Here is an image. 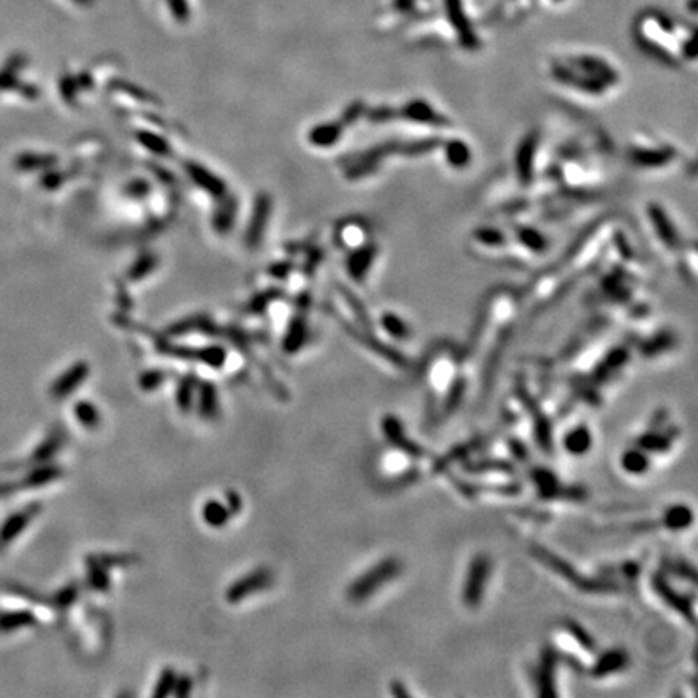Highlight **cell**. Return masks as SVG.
Returning a JSON list of instances; mask_svg holds the SVG:
<instances>
[{
	"mask_svg": "<svg viewBox=\"0 0 698 698\" xmlns=\"http://www.w3.org/2000/svg\"><path fill=\"white\" fill-rule=\"evenodd\" d=\"M378 254V247L373 243H366L359 247H356V251L351 254V259L348 261V270L351 273V277L357 282L361 280H366L367 275H369L370 268L375 263Z\"/></svg>",
	"mask_w": 698,
	"mask_h": 698,
	"instance_id": "7402d4cb",
	"label": "cell"
},
{
	"mask_svg": "<svg viewBox=\"0 0 698 698\" xmlns=\"http://www.w3.org/2000/svg\"><path fill=\"white\" fill-rule=\"evenodd\" d=\"M508 444H509L511 453H513V456L518 461H525L527 458H529V453H527L525 444L522 443L519 438H509Z\"/></svg>",
	"mask_w": 698,
	"mask_h": 698,
	"instance_id": "c3c4849f",
	"label": "cell"
},
{
	"mask_svg": "<svg viewBox=\"0 0 698 698\" xmlns=\"http://www.w3.org/2000/svg\"><path fill=\"white\" fill-rule=\"evenodd\" d=\"M37 623L36 616L30 611H13L0 614V632H12L21 628H30Z\"/></svg>",
	"mask_w": 698,
	"mask_h": 698,
	"instance_id": "4dcf8cb0",
	"label": "cell"
},
{
	"mask_svg": "<svg viewBox=\"0 0 698 698\" xmlns=\"http://www.w3.org/2000/svg\"><path fill=\"white\" fill-rule=\"evenodd\" d=\"M470 244L485 257H519L511 232L498 227H480L472 232Z\"/></svg>",
	"mask_w": 698,
	"mask_h": 698,
	"instance_id": "8992f818",
	"label": "cell"
},
{
	"mask_svg": "<svg viewBox=\"0 0 698 698\" xmlns=\"http://www.w3.org/2000/svg\"><path fill=\"white\" fill-rule=\"evenodd\" d=\"M227 508L232 514H238L241 508H243V501H241V497L235 490L227 492Z\"/></svg>",
	"mask_w": 698,
	"mask_h": 698,
	"instance_id": "f907efd6",
	"label": "cell"
},
{
	"mask_svg": "<svg viewBox=\"0 0 698 698\" xmlns=\"http://www.w3.org/2000/svg\"><path fill=\"white\" fill-rule=\"evenodd\" d=\"M380 325L389 337L399 342H408L412 337V330L409 323L403 317L394 314V312H385L380 318Z\"/></svg>",
	"mask_w": 698,
	"mask_h": 698,
	"instance_id": "4316f807",
	"label": "cell"
},
{
	"mask_svg": "<svg viewBox=\"0 0 698 698\" xmlns=\"http://www.w3.org/2000/svg\"><path fill=\"white\" fill-rule=\"evenodd\" d=\"M540 135L537 131H530L524 139L519 142L518 149H516L514 167L518 181L524 188H530L535 183L537 175V161L538 152H540Z\"/></svg>",
	"mask_w": 698,
	"mask_h": 698,
	"instance_id": "9c48e42d",
	"label": "cell"
},
{
	"mask_svg": "<svg viewBox=\"0 0 698 698\" xmlns=\"http://www.w3.org/2000/svg\"><path fill=\"white\" fill-rule=\"evenodd\" d=\"M593 437L587 425H575L566 433L563 438V447L571 456H584L592 449Z\"/></svg>",
	"mask_w": 698,
	"mask_h": 698,
	"instance_id": "603a6c76",
	"label": "cell"
},
{
	"mask_svg": "<svg viewBox=\"0 0 698 698\" xmlns=\"http://www.w3.org/2000/svg\"><path fill=\"white\" fill-rule=\"evenodd\" d=\"M493 563L487 553H479L472 558L463 584V603L467 608L480 606L485 597V589L490 579Z\"/></svg>",
	"mask_w": 698,
	"mask_h": 698,
	"instance_id": "5b68a950",
	"label": "cell"
},
{
	"mask_svg": "<svg viewBox=\"0 0 698 698\" xmlns=\"http://www.w3.org/2000/svg\"><path fill=\"white\" fill-rule=\"evenodd\" d=\"M73 412L76 420L86 428H97L99 424H101V412H99V409L92 403L80 401V403L75 404Z\"/></svg>",
	"mask_w": 698,
	"mask_h": 698,
	"instance_id": "d590c367",
	"label": "cell"
},
{
	"mask_svg": "<svg viewBox=\"0 0 698 698\" xmlns=\"http://www.w3.org/2000/svg\"><path fill=\"white\" fill-rule=\"evenodd\" d=\"M87 373H89V366L85 364V362H78V364L70 367L62 377H58L57 380L54 382L51 388L52 398L62 399L65 397H68V394L73 393L75 389L86 380Z\"/></svg>",
	"mask_w": 698,
	"mask_h": 698,
	"instance_id": "44dd1931",
	"label": "cell"
},
{
	"mask_svg": "<svg viewBox=\"0 0 698 698\" xmlns=\"http://www.w3.org/2000/svg\"><path fill=\"white\" fill-rule=\"evenodd\" d=\"M516 394H518L521 403L524 404L525 411L529 412L534 419V432H535V440L537 444L540 447L542 451H545L547 454H551L553 451V432H551V422H549L548 417L545 416V412L540 409L537 401L530 397V393L527 392L524 385H519L516 387Z\"/></svg>",
	"mask_w": 698,
	"mask_h": 698,
	"instance_id": "30bf717a",
	"label": "cell"
},
{
	"mask_svg": "<svg viewBox=\"0 0 698 698\" xmlns=\"http://www.w3.org/2000/svg\"><path fill=\"white\" fill-rule=\"evenodd\" d=\"M175 684H177V674H175L172 668H165L161 674V678L157 680L156 689L152 692V697L163 698L170 694H173Z\"/></svg>",
	"mask_w": 698,
	"mask_h": 698,
	"instance_id": "ab89813d",
	"label": "cell"
},
{
	"mask_svg": "<svg viewBox=\"0 0 698 698\" xmlns=\"http://www.w3.org/2000/svg\"><path fill=\"white\" fill-rule=\"evenodd\" d=\"M629 663L630 658L624 648H609V650L603 652L602 655L595 659V663H593V666L590 669V674L597 679L606 678V675H613L616 673L624 671V669L629 666Z\"/></svg>",
	"mask_w": 698,
	"mask_h": 698,
	"instance_id": "ac0fdd59",
	"label": "cell"
},
{
	"mask_svg": "<svg viewBox=\"0 0 698 698\" xmlns=\"http://www.w3.org/2000/svg\"><path fill=\"white\" fill-rule=\"evenodd\" d=\"M652 584L653 589L656 592V595L661 598L669 608L678 611L683 618H685V621L689 624L692 625L695 624V613H694V603H692V598L673 589V585L669 584L666 577H664V574L661 573L653 575Z\"/></svg>",
	"mask_w": 698,
	"mask_h": 698,
	"instance_id": "7c38bea8",
	"label": "cell"
},
{
	"mask_svg": "<svg viewBox=\"0 0 698 698\" xmlns=\"http://www.w3.org/2000/svg\"><path fill=\"white\" fill-rule=\"evenodd\" d=\"M464 470L472 472V474H479V472H488V470L513 474L516 467L508 463V461L503 459H483V461H474V463H467L464 466Z\"/></svg>",
	"mask_w": 698,
	"mask_h": 698,
	"instance_id": "e575fe53",
	"label": "cell"
},
{
	"mask_svg": "<svg viewBox=\"0 0 698 698\" xmlns=\"http://www.w3.org/2000/svg\"><path fill=\"white\" fill-rule=\"evenodd\" d=\"M259 208H257V213L254 216V222H252L251 225V230H249V241L251 243H254V241L257 239V236H261V232H262V227H263V217H266V213H267V204H259L257 206Z\"/></svg>",
	"mask_w": 698,
	"mask_h": 698,
	"instance_id": "bcb514c9",
	"label": "cell"
},
{
	"mask_svg": "<svg viewBox=\"0 0 698 698\" xmlns=\"http://www.w3.org/2000/svg\"><path fill=\"white\" fill-rule=\"evenodd\" d=\"M668 569L673 571L675 575L684 577V579H690L692 584H695V580H697L695 569L692 568V566L687 561H669Z\"/></svg>",
	"mask_w": 698,
	"mask_h": 698,
	"instance_id": "ee69618b",
	"label": "cell"
},
{
	"mask_svg": "<svg viewBox=\"0 0 698 698\" xmlns=\"http://www.w3.org/2000/svg\"><path fill=\"white\" fill-rule=\"evenodd\" d=\"M196 382L191 377H185L177 388V404L181 411H189L194 403Z\"/></svg>",
	"mask_w": 698,
	"mask_h": 698,
	"instance_id": "74e56055",
	"label": "cell"
},
{
	"mask_svg": "<svg viewBox=\"0 0 698 698\" xmlns=\"http://www.w3.org/2000/svg\"><path fill=\"white\" fill-rule=\"evenodd\" d=\"M273 580V575L268 569H256L252 571L251 574H247L244 577H241L239 580H236L235 584L228 587L227 590V598L228 603H239L244 598L251 597L252 593L266 590L267 587H270Z\"/></svg>",
	"mask_w": 698,
	"mask_h": 698,
	"instance_id": "4fadbf2b",
	"label": "cell"
},
{
	"mask_svg": "<svg viewBox=\"0 0 698 698\" xmlns=\"http://www.w3.org/2000/svg\"><path fill=\"white\" fill-rule=\"evenodd\" d=\"M63 475V470L57 466H41L31 472L30 475L26 477L25 485L31 488H37L42 485H47V483L58 480L60 477Z\"/></svg>",
	"mask_w": 698,
	"mask_h": 698,
	"instance_id": "1f68e13d",
	"label": "cell"
},
{
	"mask_svg": "<svg viewBox=\"0 0 698 698\" xmlns=\"http://www.w3.org/2000/svg\"><path fill=\"white\" fill-rule=\"evenodd\" d=\"M382 432H383L385 438H387L394 448L401 449V451H403L404 454L411 456V458L420 459V458H425L427 456L425 449L422 448L420 444H417V443L412 442V440L408 438V435L404 433L403 422H401L397 416L388 414V416L383 417L382 419Z\"/></svg>",
	"mask_w": 698,
	"mask_h": 698,
	"instance_id": "9a60e30c",
	"label": "cell"
},
{
	"mask_svg": "<svg viewBox=\"0 0 698 698\" xmlns=\"http://www.w3.org/2000/svg\"><path fill=\"white\" fill-rule=\"evenodd\" d=\"M609 65V63H608ZM600 58L577 57L558 62L551 67V76L559 85L589 97H604L619 86L618 71Z\"/></svg>",
	"mask_w": 698,
	"mask_h": 698,
	"instance_id": "6da1fadb",
	"label": "cell"
},
{
	"mask_svg": "<svg viewBox=\"0 0 698 698\" xmlns=\"http://www.w3.org/2000/svg\"><path fill=\"white\" fill-rule=\"evenodd\" d=\"M199 412L207 420L217 419L218 416V394L211 382L201 383L199 387Z\"/></svg>",
	"mask_w": 698,
	"mask_h": 698,
	"instance_id": "83f0119b",
	"label": "cell"
},
{
	"mask_svg": "<svg viewBox=\"0 0 698 698\" xmlns=\"http://www.w3.org/2000/svg\"><path fill=\"white\" fill-rule=\"evenodd\" d=\"M532 480H534L537 487L538 497L543 499H584L587 497V493L582 487H563L558 480V475L553 470L545 469V467H537V469L532 470Z\"/></svg>",
	"mask_w": 698,
	"mask_h": 698,
	"instance_id": "8fae6325",
	"label": "cell"
},
{
	"mask_svg": "<svg viewBox=\"0 0 698 698\" xmlns=\"http://www.w3.org/2000/svg\"><path fill=\"white\" fill-rule=\"evenodd\" d=\"M163 380H165L163 372L151 370V372L142 373L141 378H139V387H141V389H144V392H151V389H156V388L161 387Z\"/></svg>",
	"mask_w": 698,
	"mask_h": 698,
	"instance_id": "7bdbcfd3",
	"label": "cell"
},
{
	"mask_svg": "<svg viewBox=\"0 0 698 698\" xmlns=\"http://www.w3.org/2000/svg\"><path fill=\"white\" fill-rule=\"evenodd\" d=\"M556 664L558 655L554 648L545 647L542 652L540 663L534 673V680L537 685L538 697H554L556 689H554V678H556Z\"/></svg>",
	"mask_w": 698,
	"mask_h": 698,
	"instance_id": "2e32d148",
	"label": "cell"
},
{
	"mask_svg": "<svg viewBox=\"0 0 698 698\" xmlns=\"http://www.w3.org/2000/svg\"><path fill=\"white\" fill-rule=\"evenodd\" d=\"M191 690H192V680L188 678V675H181V678H177V684H175V689H173L175 695L188 697L191 694Z\"/></svg>",
	"mask_w": 698,
	"mask_h": 698,
	"instance_id": "681fc988",
	"label": "cell"
},
{
	"mask_svg": "<svg viewBox=\"0 0 698 698\" xmlns=\"http://www.w3.org/2000/svg\"><path fill=\"white\" fill-rule=\"evenodd\" d=\"M304 342H306L304 322L302 320L293 322V325H291L287 338H285V343H283L285 351H287V353H296V351H299V348Z\"/></svg>",
	"mask_w": 698,
	"mask_h": 698,
	"instance_id": "f35d334b",
	"label": "cell"
},
{
	"mask_svg": "<svg viewBox=\"0 0 698 698\" xmlns=\"http://www.w3.org/2000/svg\"><path fill=\"white\" fill-rule=\"evenodd\" d=\"M675 338L671 332H659L639 344V351L645 357H656L674 348Z\"/></svg>",
	"mask_w": 698,
	"mask_h": 698,
	"instance_id": "484cf974",
	"label": "cell"
},
{
	"mask_svg": "<svg viewBox=\"0 0 698 698\" xmlns=\"http://www.w3.org/2000/svg\"><path fill=\"white\" fill-rule=\"evenodd\" d=\"M76 597H78V587L76 585L63 587V589L55 595V603H57L58 608H67L76 600Z\"/></svg>",
	"mask_w": 698,
	"mask_h": 698,
	"instance_id": "f6af8a7d",
	"label": "cell"
},
{
	"mask_svg": "<svg viewBox=\"0 0 698 698\" xmlns=\"http://www.w3.org/2000/svg\"><path fill=\"white\" fill-rule=\"evenodd\" d=\"M397 120L416 125L419 128H430L433 131L448 128V126L453 125L447 115L440 112L425 99H411V101L401 104V107L397 108Z\"/></svg>",
	"mask_w": 698,
	"mask_h": 698,
	"instance_id": "52a82bcc",
	"label": "cell"
},
{
	"mask_svg": "<svg viewBox=\"0 0 698 698\" xmlns=\"http://www.w3.org/2000/svg\"><path fill=\"white\" fill-rule=\"evenodd\" d=\"M645 213L648 217V223L655 238L668 254H679V251L684 247V239L680 238L679 230L675 227L674 220L669 216L666 208L659 202H650L647 206Z\"/></svg>",
	"mask_w": 698,
	"mask_h": 698,
	"instance_id": "ba28073f",
	"label": "cell"
},
{
	"mask_svg": "<svg viewBox=\"0 0 698 698\" xmlns=\"http://www.w3.org/2000/svg\"><path fill=\"white\" fill-rule=\"evenodd\" d=\"M621 467L630 475H644L650 469V454L639 447L625 449L621 456Z\"/></svg>",
	"mask_w": 698,
	"mask_h": 698,
	"instance_id": "d4e9b609",
	"label": "cell"
},
{
	"mask_svg": "<svg viewBox=\"0 0 698 698\" xmlns=\"http://www.w3.org/2000/svg\"><path fill=\"white\" fill-rule=\"evenodd\" d=\"M694 522V511H692L687 504H674V506H669L664 511L661 524L669 530L679 532L684 529H689Z\"/></svg>",
	"mask_w": 698,
	"mask_h": 698,
	"instance_id": "cb8c5ba5",
	"label": "cell"
},
{
	"mask_svg": "<svg viewBox=\"0 0 698 698\" xmlns=\"http://www.w3.org/2000/svg\"><path fill=\"white\" fill-rule=\"evenodd\" d=\"M189 172L192 175V178H196L197 183L201 186L211 189L212 192H222V185H218V181L216 178H212L208 173H206L204 170H201V167H191Z\"/></svg>",
	"mask_w": 698,
	"mask_h": 698,
	"instance_id": "b9f144b4",
	"label": "cell"
},
{
	"mask_svg": "<svg viewBox=\"0 0 698 698\" xmlns=\"http://www.w3.org/2000/svg\"><path fill=\"white\" fill-rule=\"evenodd\" d=\"M679 430L675 427H650L644 435L637 440V447L650 453H668L673 448L674 440L678 438Z\"/></svg>",
	"mask_w": 698,
	"mask_h": 698,
	"instance_id": "e0dca14e",
	"label": "cell"
},
{
	"mask_svg": "<svg viewBox=\"0 0 698 698\" xmlns=\"http://www.w3.org/2000/svg\"><path fill=\"white\" fill-rule=\"evenodd\" d=\"M389 689H392V695L394 697H409V692L406 690V687L403 683H398V680H394V683H392V685H389Z\"/></svg>",
	"mask_w": 698,
	"mask_h": 698,
	"instance_id": "f5cc1de1",
	"label": "cell"
},
{
	"mask_svg": "<svg viewBox=\"0 0 698 698\" xmlns=\"http://www.w3.org/2000/svg\"><path fill=\"white\" fill-rule=\"evenodd\" d=\"M87 577H89V584L92 585L94 590H107L110 585L106 566L101 561V559L96 556L87 558Z\"/></svg>",
	"mask_w": 698,
	"mask_h": 698,
	"instance_id": "d6a6232c",
	"label": "cell"
},
{
	"mask_svg": "<svg viewBox=\"0 0 698 698\" xmlns=\"http://www.w3.org/2000/svg\"><path fill=\"white\" fill-rule=\"evenodd\" d=\"M230 516H232V513L218 499H208V501L204 503V506H202V519H204L206 524L216 527V529L227 524L230 521Z\"/></svg>",
	"mask_w": 698,
	"mask_h": 698,
	"instance_id": "f546056e",
	"label": "cell"
},
{
	"mask_svg": "<svg viewBox=\"0 0 698 698\" xmlns=\"http://www.w3.org/2000/svg\"><path fill=\"white\" fill-rule=\"evenodd\" d=\"M466 389H467V382L464 380L463 377H456L451 383V387H449V389H448L447 398H444V403H443L444 416H449L451 412H454L456 409L459 408L461 403H463V399H464Z\"/></svg>",
	"mask_w": 698,
	"mask_h": 698,
	"instance_id": "836d02e7",
	"label": "cell"
},
{
	"mask_svg": "<svg viewBox=\"0 0 698 698\" xmlns=\"http://www.w3.org/2000/svg\"><path fill=\"white\" fill-rule=\"evenodd\" d=\"M41 509H42L41 503H32L25 509L15 513L13 516H10V518L4 522L2 529H0V542H2L4 545H7V543L15 540L16 537H20L21 532H23L26 527L31 524L32 519L41 513Z\"/></svg>",
	"mask_w": 698,
	"mask_h": 698,
	"instance_id": "d6986e66",
	"label": "cell"
},
{
	"mask_svg": "<svg viewBox=\"0 0 698 698\" xmlns=\"http://www.w3.org/2000/svg\"><path fill=\"white\" fill-rule=\"evenodd\" d=\"M225 351L218 346H212V348H204L201 349L199 353H196V357L199 361L204 362V364L211 367H222L225 362Z\"/></svg>",
	"mask_w": 698,
	"mask_h": 698,
	"instance_id": "60d3db41",
	"label": "cell"
},
{
	"mask_svg": "<svg viewBox=\"0 0 698 698\" xmlns=\"http://www.w3.org/2000/svg\"><path fill=\"white\" fill-rule=\"evenodd\" d=\"M438 151H442L443 161L453 170H464L472 162L470 146L459 137H443Z\"/></svg>",
	"mask_w": 698,
	"mask_h": 698,
	"instance_id": "ffe728a7",
	"label": "cell"
},
{
	"mask_svg": "<svg viewBox=\"0 0 698 698\" xmlns=\"http://www.w3.org/2000/svg\"><path fill=\"white\" fill-rule=\"evenodd\" d=\"M167 5L172 10L173 16L180 21H186L189 16L188 0H167Z\"/></svg>",
	"mask_w": 698,
	"mask_h": 698,
	"instance_id": "7dc6e473",
	"label": "cell"
},
{
	"mask_svg": "<svg viewBox=\"0 0 698 698\" xmlns=\"http://www.w3.org/2000/svg\"><path fill=\"white\" fill-rule=\"evenodd\" d=\"M621 573H623L628 579L630 580H634L637 575L640 574V566L634 563V561H629V563H624L623 564V568H621Z\"/></svg>",
	"mask_w": 698,
	"mask_h": 698,
	"instance_id": "816d5d0a",
	"label": "cell"
},
{
	"mask_svg": "<svg viewBox=\"0 0 698 698\" xmlns=\"http://www.w3.org/2000/svg\"><path fill=\"white\" fill-rule=\"evenodd\" d=\"M343 130L342 125L338 123H325L322 126H318L314 131H312V141L317 146H332L339 139Z\"/></svg>",
	"mask_w": 698,
	"mask_h": 698,
	"instance_id": "8d00e7d4",
	"label": "cell"
},
{
	"mask_svg": "<svg viewBox=\"0 0 698 698\" xmlns=\"http://www.w3.org/2000/svg\"><path fill=\"white\" fill-rule=\"evenodd\" d=\"M629 359H630V351L628 346H618V348H613L600 362H598L595 369L592 370L589 378L590 385L598 387V385L613 380V378L624 369Z\"/></svg>",
	"mask_w": 698,
	"mask_h": 698,
	"instance_id": "5bb4252c",
	"label": "cell"
},
{
	"mask_svg": "<svg viewBox=\"0 0 698 698\" xmlns=\"http://www.w3.org/2000/svg\"><path fill=\"white\" fill-rule=\"evenodd\" d=\"M534 558L538 559L542 564L548 566L553 573H556L559 577H563L569 582L571 585H574L575 589H579L582 592H616L619 587L614 584L613 580H604V579H592V577H587L584 574H579L575 571L573 564H569L566 559H563L558 554H554L553 551H549L548 548L534 545L530 548Z\"/></svg>",
	"mask_w": 698,
	"mask_h": 698,
	"instance_id": "7a4b0ae2",
	"label": "cell"
},
{
	"mask_svg": "<svg viewBox=\"0 0 698 698\" xmlns=\"http://www.w3.org/2000/svg\"><path fill=\"white\" fill-rule=\"evenodd\" d=\"M563 628L566 632H568V635H571V639H573L580 648H584L585 652L590 653L597 652V640L593 639L590 632L587 630L584 625L577 623L575 619H564Z\"/></svg>",
	"mask_w": 698,
	"mask_h": 698,
	"instance_id": "f1b7e54d",
	"label": "cell"
},
{
	"mask_svg": "<svg viewBox=\"0 0 698 698\" xmlns=\"http://www.w3.org/2000/svg\"><path fill=\"white\" fill-rule=\"evenodd\" d=\"M76 4H81V5H89L92 0H75Z\"/></svg>",
	"mask_w": 698,
	"mask_h": 698,
	"instance_id": "db71d44e",
	"label": "cell"
},
{
	"mask_svg": "<svg viewBox=\"0 0 698 698\" xmlns=\"http://www.w3.org/2000/svg\"><path fill=\"white\" fill-rule=\"evenodd\" d=\"M679 154L673 146L655 139H635L628 147V161L642 170H663L673 167Z\"/></svg>",
	"mask_w": 698,
	"mask_h": 698,
	"instance_id": "277c9868",
	"label": "cell"
},
{
	"mask_svg": "<svg viewBox=\"0 0 698 698\" xmlns=\"http://www.w3.org/2000/svg\"><path fill=\"white\" fill-rule=\"evenodd\" d=\"M403 573V563L398 558H385L367 573L357 577L348 589V598L354 603L366 602Z\"/></svg>",
	"mask_w": 698,
	"mask_h": 698,
	"instance_id": "3957f363",
	"label": "cell"
}]
</instances>
